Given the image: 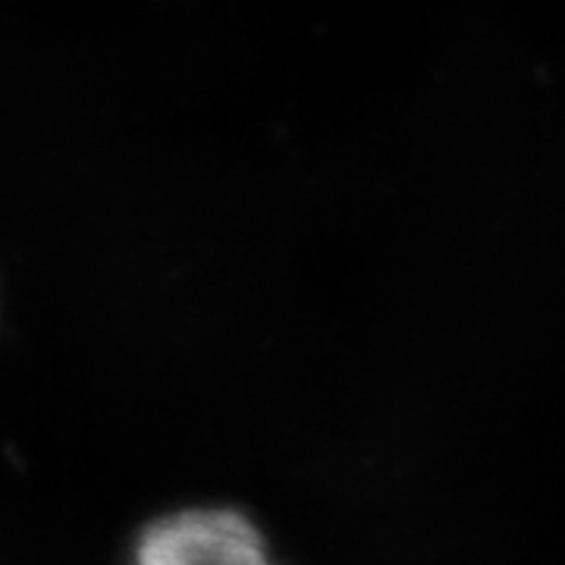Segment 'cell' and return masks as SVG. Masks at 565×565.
Returning a JSON list of instances; mask_svg holds the SVG:
<instances>
[{
    "instance_id": "6da1fadb",
    "label": "cell",
    "mask_w": 565,
    "mask_h": 565,
    "mask_svg": "<svg viewBox=\"0 0 565 565\" xmlns=\"http://www.w3.org/2000/svg\"><path fill=\"white\" fill-rule=\"evenodd\" d=\"M132 565H277L264 537L239 512L189 509L148 527Z\"/></svg>"
}]
</instances>
